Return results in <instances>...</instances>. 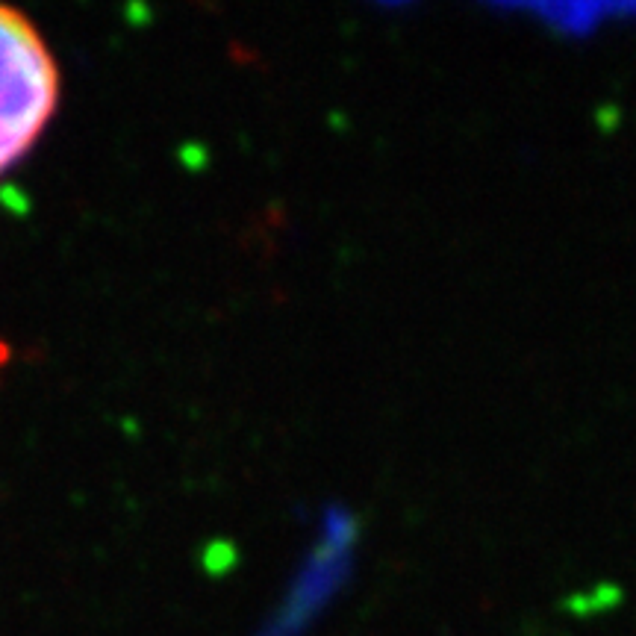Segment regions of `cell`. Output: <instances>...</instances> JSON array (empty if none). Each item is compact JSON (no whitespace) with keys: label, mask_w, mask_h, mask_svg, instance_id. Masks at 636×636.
<instances>
[{"label":"cell","mask_w":636,"mask_h":636,"mask_svg":"<svg viewBox=\"0 0 636 636\" xmlns=\"http://www.w3.org/2000/svg\"><path fill=\"white\" fill-rule=\"evenodd\" d=\"M62 77L48 39L0 3V177L33 151L59 106Z\"/></svg>","instance_id":"6da1fadb"}]
</instances>
